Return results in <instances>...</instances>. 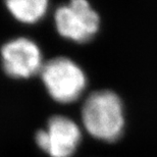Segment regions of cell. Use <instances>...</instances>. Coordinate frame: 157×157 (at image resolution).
Here are the masks:
<instances>
[{"mask_svg": "<svg viewBox=\"0 0 157 157\" xmlns=\"http://www.w3.org/2000/svg\"><path fill=\"white\" fill-rule=\"evenodd\" d=\"M86 131L99 141L112 143L124 131V112L121 98L112 91H96L87 97L82 107Z\"/></svg>", "mask_w": 157, "mask_h": 157, "instance_id": "cell-1", "label": "cell"}, {"mask_svg": "<svg viewBox=\"0 0 157 157\" xmlns=\"http://www.w3.org/2000/svg\"><path fill=\"white\" fill-rule=\"evenodd\" d=\"M40 73L49 95L59 103L76 101L87 86L84 71L67 57L50 59Z\"/></svg>", "mask_w": 157, "mask_h": 157, "instance_id": "cell-2", "label": "cell"}, {"mask_svg": "<svg viewBox=\"0 0 157 157\" xmlns=\"http://www.w3.org/2000/svg\"><path fill=\"white\" fill-rule=\"evenodd\" d=\"M55 27L63 38L78 43L90 41L99 30L100 20L87 0H71L56 9Z\"/></svg>", "mask_w": 157, "mask_h": 157, "instance_id": "cell-3", "label": "cell"}, {"mask_svg": "<svg viewBox=\"0 0 157 157\" xmlns=\"http://www.w3.org/2000/svg\"><path fill=\"white\" fill-rule=\"evenodd\" d=\"M82 140L78 125L64 115L50 117L47 127L36 134L38 147L50 157H71Z\"/></svg>", "mask_w": 157, "mask_h": 157, "instance_id": "cell-4", "label": "cell"}, {"mask_svg": "<svg viewBox=\"0 0 157 157\" xmlns=\"http://www.w3.org/2000/svg\"><path fill=\"white\" fill-rule=\"evenodd\" d=\"M1 58L9 77L27 78L42 70V53L38 45L28 38H15L3 45Z\"/></svg>", "mask_w": 157, "mask_h": 157, "instance_id": "cell-5", "label": "cell"}, {"mask_svg": "<svg viewBox=\"0 0 157 157\" xmlns=\"http://www.w3.org/2000/svg\"><path fill=\"white\" fill-rule=\"evenodd\" d=\"M6 7L18 21L36 24L48 9V0H5Z\"/></svg>", "mask_w": 157, "mask_h": 157, "instance_id": "cell-6", "label": "cell"}]
</instances>
